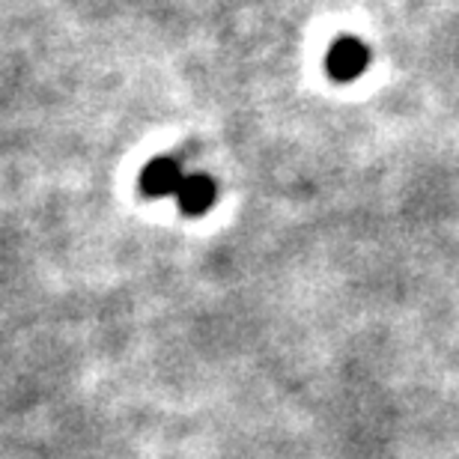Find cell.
Masks as SVG:
<instances>
[{
	"label": "cell",
	"mask_w": 459,
	"mask_h": 459,
	"mask_svg": "<svg viewBox=\"0 0 459 459\" xmlns=\"http://www.w3.org/2000/svg\"><path fill=\"white\" fill-rule=\"evenodd\" d=\"M215 182L204 173H186L182 186L177 191V204L186 215H204L215 204Z\"/></svg>",
	"instance_id": "3"
},
{
	"label": "cell",
	"mask_w": 459,
	"mask_h": 459,
	"mask_svg": "<svg viewBox=\"0 0 459 459\" xmlns=\"http://www.w3.org/2000/svg\"><path fill=\"white\" fill-rule=\"evenodd\" d=\"M182 179H186V173H182L177 159H155L141 173V188L150 197H177Z\"/></svg>",
	"instance_id": "2"
},
{
	"label": "cell",
	"mask_w": 459,
	"mask_h": 459,
	"mask_svg": "<svg viewBox=\"0 0 459 459\" xmlns=\"http://www.w3.org/2000/svg\"><path fill=\"white\" fill-rule=\"evenodd\" d=\"M370 60H373V54L361 39H355V36H343V39H337L332 45V51H328L325 69L334 81L349 84V81H358L364 75L367 66H370Z\"/></svg>",
	"instance_id": "1"
}]
</instances>
